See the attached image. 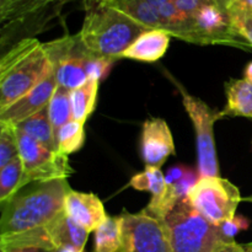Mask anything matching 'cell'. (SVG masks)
<instances>
[{"mask_svg": "<svg viewBox=\"0 0 252 252\" xmlns=\"http://www.w3.org/2000/svg\"><path fill=\"white\" fill-rule=\"evenodd\" d=\"M24 179V166L20 155L0 169V203L9 201L21 189Z\"/></svg>", "mask_w": 252, "mask_h": 252, "instance_id": "obj_25", "label": "cell"}, {"mask_svg": "<svg viewBox=\"0 0 252 252\" xmlns=\"http://www.w3.org/2000/svg\"><path fill=\"white\" fill-rule=\"evenodd\" d=\"M243 201H245V202H252V196H250V197H246V198H244Z\"/></svg>", "mask_w": 252, "mask_h": 252, "instance_id": "obj_38", "label": "cell"}, {"mask_svg": "<svg viewBox=\"0 0 252 252\" xmlns=\"http://www.w3.org/2000/svg\"><path fill=\"white\" fill-rule=\"evenodd\" d=\"M172 2H174L175 6H176L182 14L191 17L193 16L202 6L209 4V2H213V0H172Z\"/></svg>", "mask_w": 252, "mask_h": 252, "instance_id": "obj_29", "label": "cell"}, {"mask_svg": "<svg viewBox=\"0 0 252 252\" xmlns=\"http://www.w3.org/2000/svg\"><path fill=\"white\" fill-rule=\"evenodd\" d=\"M245 252H252V244H245Z\"/></svg>", "mask_w": 252, "mask_h": 252, "instance_id": "obj_36", "label": "cell"}, {"mask_svg": "<svg viewBox=\"0 0 252 252\" xmlns=\"http://www.w3.org/2000/svg\"><path fill=\"white\" fill-rule=\"evenodd\" d=\"M69 189L66 179L34 182L1 203V252L30 248L56 251L48 226L64 211Z\"/></svg>", "mask_w": 252, "mask_h": 252, "instance_id": "obj_1", "label": "cell"}, {"mask_svg": "<svg viewBox=\"0 0 252 252\" xmlns=\"http://www.w3.org/2000/svg\"><path fill=\"white\" fill-rule=\"evenodd\" d=\"M48 115L53 126L54 134L68 122L73 120V110H71L70 91L58 86L56 93L52 96L48 103Z\"/></svg>", "mask_w": 252, "mask_h": 252, "instance_id": "obj_23", "label": "cell"}, {"mask_svg": "<svg viewBox=\"0 0 252 252\" xmlns=\"http://www.w3.org/2000/svg\"><path fill=\"white\" fill-rule=\"evenodd\" d=\"M44 47L58 86L71 91L89 80L86 64L94 53L86 48L79 33L73 36L66 34L44 43Z\"/></svg>", "mask_w": 252, "mask_h": 252, "instance_id": "obj_7", "label": "cell"}, {"mask_svg": "<svg viewBox=\"0 0 252 252\" xmlns=\"http://www.w3.org/2000/svg\"><path fill=\"white\" fill-rule=\"evenodd\" d=\"M174 252H213L221 244L218 228L182 198L161 219Z\"/></svg>", "mask_w": 252, "mask_h": 252, "instance_id": "obj_4", "label": "cell"}, {"mask_svg": "<svg viewBox=\"0 0 252 252\" xmlns=\"http://www.w3.org/2000/svg\"><path fill=\"white\" fill-rule=\"evenodd\" d=\"M122 235V219L118 217H107L102 225L95 230L94 252H118Z\"/></svg>", "mask_w": 252, "mask_h": 252, "instance_id": "obj_21", "label": "cell"}, {"mask_svg": "<svg viewBox=\"0 0 252 252\" xmlns=\"http://www.w3.org/2000/svg\"><path fill=\"white\" fill-rule=\"evenodd\" d=\"M122 235L118 252H174L161 220L144 212H123Z\"/></svg>", "mask_w": 252, "mask_h": 252, "instance_id": "obj_9", "label": "cell"}, {"mask_svg": "<svg viewBox=\"0 0 252 252\" xmlns=\"http://www.w3.org/2000/svg\"><path fill=\"white\" fill-rule=\"evenodd\" d=\"M84 125L85 123L71 120L70 122L59 128L58 132L56 133L57 152L68 157L69 154L80 149L85 142Z\"/></svg>", "mask_w": 252, "mask_h": 252, "instance_id": "obj_24", "label": "cell"}, {"mask_svg": "<svg viewBox=\"0 0 252 252\" xmlns=\"http://www.w3.org/2000/svg\"><path fill=\"white\" fill-rule=\"evenodd\" d=\"M221 243H233L235 236L244 230L250 228V220L244 216H234L233 218L226 219L217 225Z\"/></svg>", "mask_w": 252, "mask_h": 252, "instance_id": "obj_27", "label": "cell"}, {"mask_svg": "<svg viewBox=\"0 0 252 252\" xmlns=\"http://www.w3.org/2000/svg\"><path fill=\"white\" fill-rule=\"evenodd\" d=\"M171 37L164 30H148L121 54L120 58L147 63L159 61L166 53Z\"/></svg>", "mask_w": 252, "mask_h": 252, "instance_id": "obj_14", "label": "cell"}, {"mask_svg": "<svg viewBox=\"0 0 252 252\" xmlns=\"http://www.w3.org/2000/svg\"><path fill=\"white\" fill-rule=\"evenodd\" d=\"M140 154L147 166L159 169L170 155L175 154L171 130L162 118H152L144 122L140 138Z\"/></svg>", "mask_w": 252, "mask_h": 252, "instance_id": "obj_11", "label": "cell"}, {"mask_svg": "<svg viewBox=\"0 0 252 252\" xmlns=\"http://www.w3.org/2000/svg\"><path fill=\"white\" fill-rule=\"evenodd\" d=\"M129 186L138 191H148L152 193L150 203L159 202L164 197L166 191L165 184V175L162 174L159 167L145 166L144 171L134 175L130 179Z\"/></svg>", "mask_w": 252, "mask_h": 252, "instance_id": "obj_22", "label": "cell"}, {"mask_svg": "<svg viewBox=\"0 0 252 252\" xmlns=\"http://www.w3.org/2000/svg\"><path fill=\"white\" fill-rule=\"evenodd\" d=\"M213 252H245V245L238 244L236 241H233V243H221Z\"/></svg>", "mask_w": 252, "mask_h": 252, "instance_id": "obj_31", "label": "cell"}, {"mask_svg": "<svg viewBox=\"0 0 252 252\" xmlns=\"http://www.w3.org/2000/svg\"><path fill=\"white\" fill-rule=\"evenodd\" d=\"M244 76H245L244 79H246V80L252 81V62H250V63L246 65L245 71H244Z\"/></svg>", "mask_w": 252, "mask_h": 252, "instance_id": "obj_34", "label": "cell"}, {"mask_svg": "<svg viewBox=\"0 0 252 252\" xmlns=\"http://www.w3.org/2000/svg\"><path fill=\"white\" fill-rule=\"evenodd\" d=\"M100 81L90 79L83 86L70 91L71 110H73V120L85 123L95 110L97 101V91Z\"/></svg>", "mask_w": 252, "mask_h": 252, "instance_id": "obj_20", "label": "cell"}, {"mask_svg": "<svg viewBox=\"0 0 252 252\" xmlns=\"http://www.w3.org/2000/svg\"><path fill=\"white\" fill-rule=\"evenodd\" d=\"M229 14L234 31L252 48V12L229 10Z\"/></svg>", "mask_w": 252, "mask_h": 252, "instance_id": "obj_28", "label": "cell"}, {"mask_svg": "<svg viewBox=\"0 0 252 252\" xmlns=\"http://www.w3.org/2000/svg\"><path fill=\"white\" fill-rule=\"evenodd\" d=\"M19 157L16 128L0 123V169Z\"/></svg>", "mask_w": 252, "mask_h": 252, "instance_id": "obj_26", "label": "cell"}, {"mask_svg": "<svg viewBox=\"0 0 252 252\" xmlns=\"http://www.w3.org/2000/svg\"><path fill=\"white\" fill-rule=\"evenodd\" d=\"M15 252H52V251L44 250V249H38V248H30V249H22V250L15 251Z\"/></svg>", "mask_w": 252, "mask_h": 252, "instance_id": "obj_35", "label": "cell"}, {"mask_svg": "<svg viewBox=\"0 0 252 252\" xmlns=\"http://www.w3.org/2000/svg\"><path fill=\"white\" fill-rule=\"evenodd\" d=\"M16 135L19 155L24 166L21 189L34 182L68 179L74 174L66 155L48 149L17 129Z\"/></svg>", "mask_w": 252, "mask_h": 252, "instance_id": "obj_6", "label": "cell"}, {"mask_svg": "<svg viewBox=\"0 0 252 252\" xmlns=\"http://www.w3.org/2000/svg\"><path fill=\"white\" fill-rule=\"evenodd\" d=\"M44 43L25 38L2 52L0 59V111L36 88L51 71Z\"/></svg>", "mask_w": 252, "mask_h": 252, "instance_id": "obj_3", "label": "cell"}, {"mask_svg": "<svg viewBox=\"0 0 252 252\" xmlns=\"http://www.w3.org/2000/svg\"><path fill=\"white\" fill-rule=\"evenodd\" d=\"M226 105L221 117L239 116L252 118V81L246 79H231L225 85Z\"/></svg>", "mask_w": 252, "mask_h": 252, "instance_id": "obj_17", "label": "cell"}, {"mask_svg": "<svg viewBox=\"0 0 252 252\" xmlns=\"http://www.w3.org/2000/svg\"><path fill=\"white\" fill-rule=\"evenodd\" d=\"M53 252H76V251H71V250H68V249H58V250L53 251ZM84 252V251H83Z\"/></svg>", "mask_w": 252, "mask_h": 252, "instance_id": "obj_37", "label": "cell"}, {"mask_svg": "<svg viewBox=\"0 0 252 252\" xmlns=\"http://www.w3.org/2000/svg\"><path fill=\"white\" fill-rule=\"evenodd\" d=\"M238 0H213L214 4H217L218 6H220L221 9L229 10L231 7V5L235 4Z\"/></svg>", "mask_w": 252, "mask_h": 252, "instance_id": "obj_33", "label": "cell"}, {"mask_svg": "<svg viewBox=\"0 0 252 252\" xmlns=\"http://www.w3.org/2000/svg\"><path fill=\"white\" fill-rule=\"evenodd\" d=\"M189 198L194 208L216 225L233 218L243 201L238 187L221 177L199 179L189 192Z\"/></svg>", "mask_w": 252, "mask_h": 252, "instance_id": "obj_8", "label": "cell"}, {"mask_svg": "<svg viewBox=\"0 0 252 252\" xmlns=\"http://www.w3.org/2000/svg\"><path fill=\"white\" fill-rule=\"evenodd\" d=\"M65 0H0V22L11 24L62 6Z\"/></svg>", "mask_w": 252, "mask_h": 252, "instance_id": "obj_16", "label": "cell"}, {"mask_svg": "<svg viewBox=\"0 0 252 252\" xmlns=\"http://www.w3.org/2000/svg\"><path fill=\"white\" fill-rule=\"evenodd\" d=\"M179 90L182 95L185 110L189 113L196 130L197 157H198L199 179L204 177H219V162L214 143V123L221 118V113L212 110L203 100L187 93L181 85Z\"/></svg>", "mask_w": 252, "mask_h": 252, "instance_id": "obj_5", "label": "cell"}, {"mask_svg": "<svg viewBox=\"0 0 252 252\" xmlns=\"http://www.w3.org/2000/svg\"><path fill=\"white\" fill-rule=\"evenodd\" d=\"M113 5L148 30H162L159 12L147 0H112Z\"/></svg>", "mask_w": 252, "mask_h": 252, "instance_id": "obj_19", "label": "cell"}, {"mask_svg": "<svg viewBox=\"0 0 252 252\" xmlns=\"http://www.w3.org/2000/svg\"><path fill=\"white\" fill-rule=\"evenodd\" d=\"M57 88L58 83L54 71L52 70L36 88L32 89L30 93L22 96L9 107L0 111V123H6L15 127L24 120L43 110L48 106Z\"/></svg>", "mask_w": 252, "mask_h": 252, "instance_id": "obj_12", "label": "cell"}, {"mask_svg": "<svg viewBox=\"0 0 252 252\" xmlns=\"http://www.w3.org/2000/svg\"><path fill=\"white\" fill-rule=\"evenodd\" d=\"M85 19L79 36L86 48L106 58L121 54L148 31L113 5L112 0H84Z\"/></svg>", "mask_w": 252, "mask_h": 252, "instance_id": "obj_2", "label": "cell"}, {"mask_svg": "<svg viewBox=\"0 0 252 252\" xmlns=\"http://www.w3.org/2000/svg\"><path fill=\"white\" fill-rule=\"evenodd\" d=\"M49 235L56 249H68V250L83 252L88 240L89 231L70 217L66 216L65 211L62 212L48 226Z\"/></svg>", "mask_w": 252, "mask_h": 252, "instance_id": "obj_15", "label": "cell"}, {"mask_svg": "<svg viewBox=\"0 0 252 252\" xmlns=\"http://www.w3.org/2000/svg\"><path fill=\"white\" fill-rule=\"evenodd\" d=\"M229 10H231V11L252 12V0H238L235 4L231 5Z\"/></svg>", "mask_w": 252, "mask_h": 252, "instance_id": "obj_32", "label": "cell"}, {"mask_svg": "<svg viewBox=\"0 0 252 252\" xmlns=\"http://www.w3.org/2000/svg\"><path fill=\"white\" fill-rule=\"evenodd\" d=\"M66 216L85 228L89 233L95 231L107 219L102 202L94 193L69 189L64 206Z\"/></svg>", "mask_w": 252, "mask_h": 252, "instance_id": "obj_13", "label": "cell"}, {"mask_svg": "<svg viewBox=\"0 0 252 252\" xmlns=\"http://www.w3.org/2000/svg\"><path fill=\"white\" fill-rule=\"evenodd\" d=\"M189 167L185 166V165H175V166L170 167L165 174V184L167 185H174L179 182L185 177V175L189 172Z\"/></svg>", "mask_w": 252, "mask_h": 252, "instance_id": "obj_30", "label": "cell"}, {"mask_svg": "<svg viewBox=\"0 0 252 252\" xmlns=\"http://www.w3.org/2000/svg\"><path fill=\"white\" fill-rule=\"evenodd\" d=\"M189 42L196 44H226L240 48L250 47L234 31L229 10L221 9L214 2L204 5L191 16Z\"/></svg>", "mask_w": 252, "mask_h": 252, "instance_id": "obj_10", "label": "cell"}, {"mask_svg": "<svg viewBox=\"0 0 252 252\" xmlns=\"http://www.w3.org/2000/svg\"><path fill=\"white\" fill-rule=\"evenodd\" d=\"M15 128L43 144L48 149L57 152L56 134H54L53 126L49 120L48 107H44L39 112L24 120L19 125L15 126Z\"/></svg>", "mask_w": 252, "mask_h": 252, "instance_id": "obj_18", "label": "cell"}]
</instances>
